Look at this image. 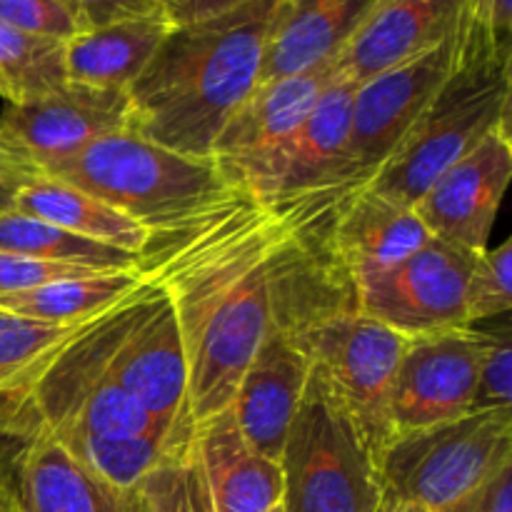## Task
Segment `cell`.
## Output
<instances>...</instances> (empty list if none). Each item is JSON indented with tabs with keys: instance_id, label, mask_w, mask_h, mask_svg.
I'll return each instance as SVG.
<instances>
[{
	"instance_id": "cell-12",
	"label": "cell",
	"mask_w": 512,
	"mask_h": 512,
	"mask_svg": "<svg viewBox=\"0 0 512 512\" xmlns=\"http://www.w3.org/2000/svg\"><path fill=\"white\" fill-rule=\"evenodd\" d=\"M128 118V93L68 80L38 100L5 105L0 143L43 175L95 140L128 130Z\"/></svg>"
},
{
	"instance_id": "cell-9",
	"label": "cell",
	"mask_w": 512,
	"mask_h": 512,
	"mask_svg": "<svg viewBox=\"0 0 512 512\" xmlns=\"http://www.w3.org/2000/svg\"><path fill=\"white\" fill-rule=\"evenodd\" d=\"M338 70L340 55L300 73L255 85L210 150V160L228 188L265 203L273 200L280 158Z\"/></svg>"
},
{
	"instance_id": "cell-41",
	"label": "cell",
	"mask_w": 512,
	"mask_h": 512,
	"mask_svg": "<svg viewBox=\"0 0 512 512\" xmlns=\"http://www.w3.org/2000/svg\"><path fill=\"white\" fill-rule=\"evenodd\" d=\"M158 3H160V5H163V8H165V10H170V8H175V5H178V3H180V0H158Z\"/></svg>"
},
{
	"instance_id": "cell-22",
	"label": "cell",
	"mask_w": 512,
	"mask_h": 512,
	"mask_svg": "<svg viewBox=\"0 0 512 512\" xmlns=\"http://www.w3.org/2000/svg\"><path fill=\"white\" fill-rule=\"evenodd\" d=\"M375 3L378 0H280L258 83L338 58Z\"/></svg>"
},
{
	"instance_id": "cell-11",
	"label": "cell",
	"mask_w": 512,
	"mask_h": 512,
	"mask_svg": "<svg viewBox=\"0 0 512 512\" xmlns=\"http://www.w3.org/2000/svg\"><path fill=\"white\" fill-rule=\"evenodd\" d=\"M83 330V328H80ZM33 425L70 440L135 438L160 435L175 445H188L193 433H178L158 423L140 403H135L120 385H115L78 345V335L58 353L30 398Z\"/></svg>"
},
{
	"instance_id": "cell-35",
	"label": "cell",
	"mask_w": 512,
	"mask_h": 512,
	"mask_svg": "<svg viewBox=\"0 0 512 512\" xmlns=\"http://www.w3.org/2000/svg\"><path fill=\"white\" fill-rule=\"evenodd\" d=\"M68 5L83 20L85 30L165 10L158 0H68Z\"/></svg>"
},
{
	"instance_id": "cell-2",
	"label": "cell",
	"mask_w": 512,
	"mask_h": 512,
	"mask_svg": "<svg viewBox=\"0 0 512 512\" xmlns=\"http://www.w3.org/2000/svg\"><path fill=\"white\" fill-rule=\"evenodd\" d=\"M280 0H250L175 23L128 88V130L190 158H210L215 138L253 93Z\"/></svg>"
},
{
	"instance_id": "cell-15",
	"label": "cell",
	"mask_w": 512,
	"mask_h": 512,
	"mask_svg": "<svg viewBox=\"0 0 512 512\" xmlns=\"http://www.w3.org/2000/svg\"><path fill=\"white\" fill-rule=\"evenodd\" d=\"M0 453L5 512H128V498L43 428Z\"/></svg>"
},
{
	"instance_id": "cell-42",
	"label": "cell",
	"mask_w": 512,
	"mask_h": 512,
	"mask_svg": "<svg viewBox=\"0 0 512 512\" xmlns=\"http://www.w3.org/2000/svg\"><path fill=\"white\" fill-rule=\"evenodd\" d=\"M0 512H5V503H3V493H0Z\"/></svg>"
},
{
	"instance_id": "cell-33",
	"label": "cell",
	"mask_w": 512,
	"mask_h": 512,
	"mask_svg": "<svg viewBox=\"0 0 512 512\" xmlns=\"http://www.w3.org/2000/svg\"><path fill=\"white\" fill-rule=\"evenodd\" d=\"M0 23L20 33L63 43L85 33L83 20L68 0H0Z\"/></svg>"
},
{
	"instance_id": "cell-25",
	"label": "cell",
	"mask_w": 512,
	"mask_h": 512,
	"mask_svg": "<svg viewBox=\"0 0 512 512\" xmlns=\"http://www.w3.org/2000/svg\"><path fill=\"white\" fill-rule=\"evenodd\" d=\"M15 210L33 218L70 230L80 238L110 245L123 253L138 255L148 243L150 230L120 213L113 205L103 203L95 195L65 183V180L38 175L15 195Z\"/></svg>"
},
{
	"instance_id": "cell-17",
	"label": "cell",
	"mask_w": 512,
	"mask_h": 512,
	"mask_svg": "<svg viewBox=\"0 0 512 512\" xmlns=\"http://www.w3.org/2000/svg\"><path fill=\"white\" fill-rule=\"evenodd\" d=\"M355 80L338 70L315 108L280 158L278 185L270 203L340 198L368 185L350 158V100Z\"/></svg>"
},
{
	"instance_id": "cell-32",
	"label": "cell",
	"mask_w": 512,
	"mask_h": 512,
	"mask_svg": "<svg viewBox=\"0 0 512 512\" xmlns=\"http://www.w3.org/2000/svg\"><path fill=\"white\" fill-rule=\"evenodd\" d=\"M473 325L478 330L480 358L473 410L512 408V328L508 315Z\"/></svg>"
},
{
	"instance_id": "cell-26",
	"label": "cell",
	"mask_w": 512,
	"mask_h": 512,
	"mask_svg": "<svg viewBox=\"0 0 512 512\" xmlns=\"http://www.w3.org/2000/svg\"><path fill=\"white\" fill-rule=\"evenodd\" d=\"M143 285V275L135 268L103 270V273L65 278L23 293L3 295L0 308L23 318L43 320L53 325H75L98 318Z\"/></svg>"
},
{
	"instance_id": "cell-6",
	"label": "cell",
	"mask_w": 512,
	"mask_h": 512,
	"mask_svg": "<svg viewBox=\"0 0 512 512\" xmlns=\"http://www.w3.org/2000/svg\"><path fill=\"white\" fill-rule=\"evenodd\" d=\"M43 175L95 195L148 230L178 223L230 190L210 158L180 155L130 130L95 140Z\"/></svg>"
},
{
	"instance_id": "cell-28",
	"label": "cell",
	"mask_w": 512,
	"mask_h": 512,
	"mask_svg": "<svg viewBox=\"0 0 512 512\" xmlns=\"http://www.w3.org/2000/svg\"><path fill=\"white\" fill-rule=\"evenodd\" d=\"M68 83L65 43L0 23V98L5 105L38 100Z\"/></svg>"
},
{
	"instance_id": "cell-13",
	"label": "cell",
	"mask_w": 512,
	"mask_h": 512,
	"mask_svg": "<svg viewBox=\"0 0 512 512\" xmlns=\"http://www.w3.org/2000/svg\"><path fill=\"white\" fill-rule=\"evenodd\" d=\"M478 358L473 325L408 338L390 390L393 438L473 413Z\"/></svg>"
},
{
	"instance_id": "cell-20",
	"label": "cell",
	"mask_w": 512,
	"mask_h": 512,
	"mask_svg": "<svg viewBox=\"0 0 512 512\" xmlns=\"http://www.w3.org/2000/svg\"><path fill=\"white\" fill-rule=\"evenodd\" d=\"M190 450L213 512H270L283 503V468L243 438L230 408L193 425Z\"/></svg>"
},
{
	"instance_id": "cell-40",
	"label": "cell",
	"mask_w": 512,
	"mask_h": 512,
	"mask_svg": "<svg viewBox=\"0 0 512 512\" xmlns=\"http://www.w3.org/2000/svg\"><path fill=\"white\" fill-rule=\"evenodd\" d=\"M380 512H428V510L420 508V505H415V503H400V500L385 498V505Z\"/></svg>"
},
{
	"instance_id": "cell-4",
	"label": "cell",
	"mask_w": 512,
	"mask_h": 512,
	"mask_svg": "<svg viewBox=\"0 0 512 512\" xmlns=\"http://www.w3.org/2000/svg\"><path fill=\"white\" fill-rule=\"evenodd\" d=\"M280 468L283 512H380L385 505L378 450L318 370H310Z\"/></svg>"
},
{
	"instance_id": "cell-18",
	"label": "cell",
	"mask_w": 512,
	"mask_h": 512,
	"mask_svg": "<svg viewBox=\"0 0 512 512\" xmlns=\"http://www.w3.org/2000/svg\"><path fill=\"white\" fill-rule=\"evenodd\" d=\"M310 358L293 330H275L260 343L235 388L230 410L243 438L280 463L288 433L310 380Z\"/></svg>"
},
{
	"instance_id": "cell-23",
	"label": "cell",
	"mask_w": 512,
	"mask_h": 512,
	"mask_svg": "<svg viewBox=\"0 0 512 512\" xmlns=\"http://www.w3.org/2000/svg\"><path fill=\"white\" fill-rule=\"evenodd\" d=\"M85 323L53 325L0 308V443L33 433L35 385Z\"/></svg>"
},
{
	"instance_id": "cell-16",
	"label": "cell",
	"mask_w": 512,
	"mask_h": 512,
	"mask_svg": "<svg viewBox=\"0 0 512 512\" xmlns=\"http://www.w3.org/2000/svg\"><path fill=\"white\" fill-rule=\"evenodd\" d=\"M510 125L450 165L413 205L433 238L483 253L512 178Z\"/></svg>"
},
{
	"instance_id": "cell-30",
	"label": "cell",
	"mask_w": 512,
	"mask_h": 512,
	"mask_svg": "<svg viewBox=\"0 0 512 512\" xmlns=\"http://www.w3.org/2000/svg\"><path fill=\"white\" fill-rule=\"evenodd\" d=\"M125 498L128 512H213L190 445L150 470Z\"/></svg>"
},
{
	"instance_id": "cell-31",
	"label": "cell",
	"mask_w": 512,
	"mask_h": 512,
	"mask_svg": "<svg viewBox=\"0 0 512 512\" xmlns=\"http://www.w3.org/2000/svg\"><path fill=\"white\" fill-rule=\"evenodd\" d=\"M512 310V238L498 248L475 255L465 285V320L468 325L505 318Z\"/></svg>"
},
{
	"instance_id": "cell-14",
	"label": "cell",
	"mask_w": 512,
	"mask_h": 512,
	"mask_svg": "<svg viewBox=\"0 0 512 512\" xmlns=\"http://www.w3.org/2000/svg\"><path fill=\"white\" fill-rule=\"evenodd\" d=\"M453 65V35L425 53L355 83L350 100V158L368 183L398 148Z\"/></svg>"
},
{
	"instance_id": "cell-24",
	"label": "cell",
	"mask_w": 512,
	"mask_h": 512,
	"mask_svg": "<svg viewBox=\"0 0 512 512\" xmlns=\"http://www.w3.org/2000/svg\"><path fill=\"white\" fill-rule=\"evenodd\" d=\"M173 25L168 10H158L75 35L65 43L68 80L128 93Z\"/></svg>"
},
{
	"instance_id": "cell-27",
	"label": "cell",
	"mask_w": 512,
	"mask_h": 512,
	"mask_svg": "<svg viewBox=\"0 0 512 512\" xmlns=\"http://www.w3.org/2000/svg\"><path fill=\"white\" fill-rule=\"evenodd\" d=\"M0 250L48 260V263L83 265V268L95 270L135 268V255L95 243V240L80 238L70 230L45 223V220L25 215L15 208L8 213H0Z\"/></svg>"
},
{
	"instance_id": "cell-10",
	"label": "cell",
	"mask_w": 512,
	"mask_h": 512,
	"mask_svg": "<svg viewBox=\"0 0 512 512\" xmlns=\"http://www.w3.org/2000/svg\"><path fill=\"white\" fill-rule=\"evenodd\" d=\"M475 255L430 238L398 265L355 283V308L403 338L465 328V285Z\"/></svg>"
},
{
	"instance_id": "cell-19",
	"label": "cell",
	"mask_w": 512,
	"mask_h": 512,
	"mask_svg": "<svg viewBox=\"0 0 512 512\" xmlns=\"http://www.w3.org/2000/svg\"><path fill=\"white\" fill-rule=\"evenodd\" d=\"M433 238L413 205L388 198L370 185L350 190L328 225V253L353 288L360 280L393 268Z\"/></svg>"
},
{
	"instance_id": "cell-8",
	"label": "cell",
	"mask_w": 512,
	"mask_h": 512,
	"mask_svg": "<svg viewBox=\"0 0 512 512\" xmlns=\"http://www.w3.org/2000/svg\"><path fill=\"white\" fill-rule=\"evenodd\" d=\"M310 365L350 410L378 455L393 438L390 390L408 338L360 313L355 303L293 330Z\"/></svg>"
},
{
	"instance_id": "cell-29",
	"label": "cell",
	"mask_w": 512,
	"mask_h": 512,
	"mask_svg": "<svg viewBox=\"0 0 512 512\" xmlns=\"http://www.w3.org/2000/svg\"><path fill=\"white\" fill-rule=\"evenodd\" d=\"M60 440V438H58ZM98 478L113 485L120 493L140 483L150 470L158 468L170 455L180 453L188 445H175L173 440L160 435H135V438H83L63 440Z\"/></svg>"
},
{
	"instance_id": "cell-38",
	"label": "cell",
	"mask_w": 512,
	"mask_h": 512,
	"mask_svg": "<svg viewBox=\"0 0 512 512\" xmlns=\"http://www.w3.org/2000/svg\"><path fill=\"white\" fill-rule=\"evenodd\" d=\"M460 15L483 25L495 38H512V0H463Z\"/></svg>"
},
{
	"instance_id": "cell-43",
	"label": "cell",
	"mask_w": 512,
	"mask_h": 512,
	"mask_svg": "<svg viewBox=\"0 0 512 512\" xmlns=\"http://www.w3.org/2000/svg\"><path fill=\"white\" fill-rule=\"evenodd\" d=\"M270 512H283V505H278V508H273Z\"/></svg>"
},
{
	"instance_id": "cell-1",
	"label": "cell",
	"mask_w": 512,
	"mask_h": 512,
	"mask_svg": "<svg viewBox=\"0 0 512 512\" xmlns=\"http://www.w3.org/2000/svg\"><path fill=\"white\" fill-rule=\"evenodd\" d=\"M343 198L265 203L230 188L178 223L150 230L135 270L175 308L193 425L230 408L268 335L353 303L325 243Z\"/></svg>"
},
{
	"instance_id": "cell-36",
	"label": "cell",
	"mask_w": 512,
	"mask_h": 512,
	"mask_svg": "<svg viewBox=\"0 0 512 512\" xmlns=\"http://www.w3.org/2000/svg\"><path fill=\"white\" fill-rule=\"evenodd\" d=\"M443 512H512V460L500 465L480 488Z\"/></svg>"
},
{
	"instance_id": "cell-7",
	"label": "cell",
	"mask_w": 512,
	"mask_h": 512,
	"mask_svg": "<svg viewBox=\"0 0 512 512\" xmlns=\"http://www.w3.org/2000/svg\"><path fill=\"white\" fill-rule=\"evenodd\" d=\"M512 460V408L473 410L458 420L390 438L380 453L385 498L443 512Z\"/></svg>"
},
{
	"instance_id": "cell-34",
	"label": "cell",
	"mask_w": 512,
	"mask_h": 512,
	"mask_svg": "<svg viewBox=\"0 0 512 512\" xmlns=\"http://www.w3.org/2000/svg\"><path fill=\"white\" fill-rule=\"evenodd\" d=\"M93 273H103V270L83 268V265L48 263V260L3 253V250H0V298H3V295L40 288V285L55 283V280L83 278V275H93Z\"/></svg>"
},
{
	"instance_id": "cell-5",
	"label": "cell",
	"mask_w": 512,
	"mask_h": 512,
	"mask_svg": "<svg viewBox=\"0 0 512 512\" xmlns=\"http://www.w3.org/2000/svg\"><path fill=\"white\" fill-rule=\"evenodd\" d=\"M78 345L158 423L193 433L183 335L160 285L143 278L135 293L83 325Z\"/></svg>"
},
{
	"instance_id": "cell-3",
	"label": "cell",
	"mask_w": 512,
	"mask_h": 512,
	"mask_svg": "<svg viewBox=\"0 0 512 512\" xmlns=\"http://www.w3.org/2000/svg\"><path fill=\"white\" fill-rule=\"evenodd\" d=\"M510 105L512 43L460 15L450 73L368 185L415 205L450 165L510 125Z\"/></svg>"
},
{
	"instance_id": "cell-21",
	"label": "cell",
	"mask_w": 512,
	"mask_h": 512,
	"mask_svg": "<svg viewBox=\"0 0 512 512\" xmlns=\"http://www.w3.org/2000/svg\"><path fill=\"white\" fill-rule=\"evenodd\" d=\"M463 0H378L340 53L355 83L443 43L458 28Z\"/></svg>"
},
{
	"instance_id": "cell-39",
	"label": "cell",
	"mask_w": 512,
	"mask_h": 512,
	"mask_svg": "<svg viewBox=\"0 0 512 512\" xmlns=\"http://www.w3.org/2000/svg\"><path fill=\"white\" fill-rule=\"evenodd\" d=\"M250 3V0H180L175 8L168 10L173 23H190V20L208 18V15L223 13V10L238 8V5Z\"/></svg>"
},
{
	"instance_id": "cell-37",
	"label": "cell",
	"mask_w": 512,
	"mask_h": 512,
	"mask_svg": "<svg viewBox=\"0 0 512 512\" xmlns=\"http://www.w3.org/2000/svg\"><path fill=\"white\" fill-rule=\"evenodd\" d=\"M38 175V170L30 168L20 155H15L13 150L0 143V213L13 210L15 195Z\"/></svg>"
}]
</instances>
